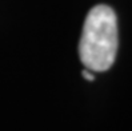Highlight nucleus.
I'll use <instances>...</instances> for the list:
<instances>
[{
    "mask_svg": "<svg viewBox=\"0 0 132 131\" xmlns=\"http://www.w3.org/2000/svg\"><path fill=\"white\" fill-rule=\"evenodd\" d=\"M118 20L113 10L100 4L87 15L80 37L81 63L89 71L103 72L112 67L118 52Z\"/></svg>",
    "mask_w": 132,
    "mask_h": 131,
    "instance_id": "obj_1",
    "label": "nucleus"
},
{
    "mask_svg": "<svg viewBox=\"0 0 132 131\" xmlns=\"http://www.w3.org/2000/svg\"><path fill=\"white\" fill-rule=\"evenodd\" d=\"M83 78H84V79H87V80H91V82H92V80L95 79V76L92 75L88 70H84V71H83Z\"/></svg>",
    "mask_w": 132,
    "mask_h": 131,
    "instance_id": "obj_2",
    "label": "nucleus"
}]
</instances>
